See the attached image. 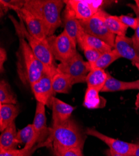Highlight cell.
<instances>
[{
  "instance_id": "cell-33",
  "label": "cell",
  "mask_w": 139,
  "mask_h": 156,
  "mask_svg": "<svg viewBox=\"0 0 139 156\" xmlns=\"http://www.w3.org/2000/svg\"><path fill=\"white\" fill-rule=\"evenodd\" d=\"M133 42L134 47L139 51V26L135 30L134 34L131 37Z\"/></svg>"
},
{
  "instance_id": "cell-29",
  "label": "cell",
  "mask_w": 139,
  "mask_h": 156,
  "mask_svg": "<svg viewBox=\"0 0 139 156\" xmlns=\"http://www.w3.org/2000/svg\"><path fill=\"white\" fill-rule=\"evenodd\" d=\"M120 21L127 28H130L135 30L139 26V18H134L127 15H121L118 16Z\"/></svg>"
},
{
  "instance_id": "cell-17",
  "label": "cell",
  "mask_w": 139,
  "mask_h": 156,
  "mask_svg": "<svg viewBox=\"0 0 139 156\" xmlns=\"http://www.w3.org/2000/svg\"><path fill=\"white\" fill-rule=\"evenodd\" d=\"M17 133L15 122L4 130L0 137V152L17 149L18 146L16 141Z\"/></svg>"
},
{
  "instance_id": "cell-10",
  "label": "cell",
  "mask_w": 139,
  "mask_h": 156,
  "mask_svg": "<svg viewBox=\"0 0 139 156\" xmlns=\"http://www.w3.org/2000/svg\"><path fill=\"white\" fill-rule=\"evenodd\" d=\"M87 135L95 137L102 141L114 152L125 156H132L135 147V143H129L119 139H113L99 132L94 127H88L85 130Z\"/></svg>"
},
{
  "instance_id": "cell-23",
  "label": "cell",
  "mask_w": 139,
  "mask_h": 156,
  "mask_svg": "<svg viewBox=\"0 0 139 156\" xmlns=\"http://www.w3.org/2000/svg\"><path fill=\"white\" fill-rule=\"evenodd\" d=\"M53 88L54 93L68 94L74 85L71 78L67 74L57 73L53 77Z\"/></svg>"
},
{
  "instance_id": "cell-7",
  "label": "cell",
  "mask_w": 139,
  "mask_h": 156,
  "mask_svg": "<svg viewBox=\"0 0 139 156\" xmlns=\"http://www.w3.org/2000/svg\"><path fill=\"white\" fill-rule=\"evenodd\" d=\"M104 11L100 10L89 20H79V21L86 33L104 41L113 49L116 36L112 34L106 27L104 20Z\"/></svg>"
},
{
  "instance_id": "cell-1",
  "label": "cell",
  "mask_w": 139,
  "mask_h": 156,
  "mask_svg": "<svg viewBox=\"0 0 139 156\" xmlns=\"http://www.w3.org/2000/svg\"><path fill=\"white\" fill-rule=\"evenodd\" d=\"M85 131L74 119L49 128V135L46 142L52 146L54 155L71 148L83 150L86 139Z\"/></svg>"
},
{
  "instance_id": "cell-14",
  "label": "cell",
  "mask_w": 139,
  "mask_h": 156,
  "mask_svg": "<svg viewBox=\"0 0 139 156\" xmlns=\"http://www.w3.org/2000/svg\"><path fill=\"white\" fill-rule=\"evenodd\" d=\"M53 110V126H57L66 122L71 118L74 108L55 97L51 100Z\"/></svg>"
},
{
  "instance_id": "cell-37",
  "label": "cell",
  "mask_w": 139,
  "mask_h": 156,
  "mask_svg": "<svg viewBox=\"0 0 139 156\" xmlns=\"http://www.w3.org/2000/svg\"><path fill=\"white\" fill-rule=\"evenodd\" d=\"M135 106L137 108H139V93L137 94L136 101H135Z\"/></svg>"
},
{
  "instance_id": "cell-34",
  "label": "cell",
  "mask_w": 139,
  "mask_h": 156,
  "mask_svg": "<svg viewBox=\"0 0 139 156\" xmlns=\"http://www.w3.org/2000/svg\"><path fill=\"white\" fill-rule=\"evenodd\" d=\"M135 5H132V4H129L128 5L129 6H130V8H131L135 12V13L137 16V18H139V0H135Z\"/></svg>"
},
{
  "instance_id": "cell-30",
  "label": "cell",
  "mask_w": 139,
  "mask_h": 156,
  "mask_svg": "<svg viewBox=\"0 0 139 156\" xmlns=\"http://www.w3.org/2000/svg\"><path fill=\"white\" fill-rule=\"evenodd\" d=\"M2 6V8H11L14 9L15 11L21 9L23 8L26 3V0L25 1H0Z\"/></svg>"
},
{
  "instance_id": "cell-5",
  "label": "cell",
  "mask_w": 139,
  "mask_h": 156,
  "mask_svg": "<svg viewBox=\"0 0 139 156\" xmlns=\"http://www.w3.org/2000/svg\"><path fill=\"white\" fill-rule=\"evenodd\" d=\"M46 40L54 59L60 62L69 60L78 53L76 44L64 31L58 36L47 37Z\"/></svg>"
},
{
  "instance_id": "cell-22",
  "label": "cell",
  "mask_w": 139,
  "mask_h": 156,
  "mask_svg": "<svg viewBox=\"0 0 139 156\" xmlns=\"http://www.w3.org/2000/svg\"><path fill=\"white\" fill-rule=\"evenodd\" d=\"M99 91L96 89L87 87L83 106L90 109L103 108L106 105V100L99 95Z\"/></svg>"
},
{
  "instance_id": "cell-12",
  "label": "cell",
  "mask_w": 139,
  "mask_h": 156,
  "mask_svg": "<svg viewBox=\"0 0 139 156\" xmlns=\"http://www.w3.org/2000/svg\"><path fill=\"white\" fill-rule=\"evenodd\" d=\"M37 137V144L44 142L49 135V128L47 127L45 105L37 102L33 123L32 124Z\"/></svg>"
},
{
  "instance_id": "cell-16",
  "label": "cell",
  "mask_w": 139,
  "mask_h": 156,
  "mask_svg": "<svg viewBox=\"0 0 139 156\" xmlns=\"http://www.w3.org/2000/svg\"><path fill=\"white\" fill-rule=\"evenodd\" d=\"M139 80L134 81L126 82L118 80L108 73L106 83L101 92H117L127 90H138Z\"/></svg>"
},
{
  "instance_id": "cell-4",
  "label": "cell",
  "mask_w": 139,
  "mask_h": 156,
  "mask_svg": "<svg viewBox=\"0 0 139 156\" xmlns=\"http://www.w3.org/2000/svg\"><path fill=\"white\" fill-rule=\"evenodd\" d=\"M10 18L14 24L17 34L26 39L35 56L49 71H56L57 66L56 65L54 58L49 48L47 40L41 41L30 35L21 18L19 23L11 16Z\"/></svg>"
},
{
  "instance_id": "cell-15",
  "label": "cell",
  "mask_w": 139,
  "mask_h": 156,
  "mask_svg": "<svg viewBox=\"0 0 139 156\" xmlns=\"http://www.w3.org/2000/svg\"><path fill=\"white\" fill-rule=\"evenodd\" d=\"M64 16L62 21L64 23V31L71 37V40L77 44L78 37L82 27H81L80 21L74 16L72 10L66 6Z\"/></svg>"
},
{
  "instance_id": "cell-27",
  "label": "cell",
  "mask_w": 139,
  "mask_h": 156,
  "mask_svg": "<svg viewBox=\"0 0 139 156\" xmlns=\"http://www.w3.org/2000/svg\"><path fill=\"white\" fill-rule=\"evenodd\" d=\"M44 146L47 147L45 142L36 145L31 149H26L23 147L21 149H15L8 151H1L0 152V156H31L37 149Z\"/></svg>"
},
{
  "instance_id": "cell-32",
  "label": "cell",
  "mask_w": 139,
  "mask_h": 156,
  "mask_svg": "<svg viewBox=\"0 0 139 156\" xmlns=\"http://www.w3.org/2000/svg\"><path fill=\"white\" fill-rule=\"evenodd\" d=\"M7 59V54L5 49L3 48H0V69H1V73L4 71L3 65L5 61Z\"/></svg>"
},
{
  "instance_id": "cell-9",
  "label": "cell",
  "mask_w": 139,
  "mask_h": 156,
  "mask_svg": "<svg viewBox=\"0 0 139 156\" xmlns=\"http://www.w3.org/2000/svg\"><path fill=\"white\" fill-rule=\"evenodd\" d=\"M56 73L44 74L38 81L31 86L37 101L49 107H51V100L54 93L52 83L53 77Z\"/></svg>"
},
{
  "instance_id": "cell-21",
  "label": "cell",
  "mask_w": 139,
  "mask_h": 156,
  "mask_svg": "<svg viewBox=\"0 0 139 156\" xmlns=\"http://www.w3.org/2000/svg\"><path fill=\"white\" fill-rule=\"evenodd\" d=\"M108 77V73H106L104 69H93L88 74L85 83L87 87H91L97 89L101 92L104 87Z\"/></svg>"
},
{
  "instance_id": "cell-13",
  "label": "cell",
  "mask_w": 139,
  "mask_h": 156,
  "mask_svg": "<svg viewBox=\"0 0 139 156\" xmlns=\"http://www.w3.org/2000/svg\"><path fill=\"white\" fill-rule=\"evenodd\" d=\"M113 49L117 50L121 58L130 60L134 65L139 64V51L134 47L132 38L126 36H116Z\"/></svg>"
},
{
  "instance_id": "cell-36",
  "label": "cell",
  "mask_w": 139,
  "mask_h": 156,
  "mask_svg": "<svg viewBox=\"0 0 139 156\" xmlns=\"http://www.w3.org/2000/svg\"><path fill=\"white\" fill-rule=\"evenodd\" d=\"M109 154H110V156H125V155H121V154H118V153L114 152V151L111 150V149H109Z\"/></svg>"
},
{
  "instance_id": "cell-11",
  "label": "cell",
  "mask_w": 139,
  "mask_h": 156,
  "mask_svg": "<svg viewBox=\"0 0 139 156\" xmlns=\"http://www.w3.org/2000/svg\"><path fill=\"white\" fill-rule=\"evenodd\" d=\"M26 27L30 35L41 41H45L47 37L41 21L30 11L24 7L16 11Z\"/></svg>"
},
{
  "instance_id": "cell-20",
  "label": "cell",
  "mask_w": 139,
  "mask_h": 156,
  "mask_svg": "<svg viewBox=\"0 0 139 156\" xmlns=\"http://www.w3.org/2000/svg\"><path fill=\"white\" fill-rule=\"evenodd\" d=\"M16 141L18 144H23L24 148L31 149L37 144V137L33 124H28L17 133Z\"/></svg>"
},
{
  "instance_id": "cell-35",
  "label": "cell",
  "mask_w": 139,
  "mask_h": 156,
  "mask_svg": "<svg viewBox=\"0 0 139 156\" xmlns=\"http://www.w3.org/2000/svg\"><path fill=\"white\" fill-rule=\"evenodd\" d=\"M132 156H139V142L135 143V147Z\"/></svg>"
},
{
  "instance_id": "cell-26",
  "label": "cell",
  "mask_w": 139,
  "mask_h": 156,
  "mask_svg": "<svg viewBox=\"0 0 139 156\" xmlns=\"http://www.w3.org/2000/svg\"><path fill=\"white\" fill-rule=\"evenodd\" d=\"M17 98L8 82H0V105H16Z\"/></svg>"
},
{
  "instance_id": "cell-6",
  "label": "cell",
  "mask_w": 139,
  "mask_h": 156,
  "mask_svg": "<svg viewBox=\"0 0 139 156\" xmlns=\"http://www.w3.org/2000/svg\"><path fill=\"white\" fill-rule=\"evenodd\" d=\"M91 71L90 64L84 61L78 52L69 60L60 62L57 67V71L68 75L74 84L85 83L86 77Z\"/></svg>"
},
{
  "instance_id": "cell-19",
  "label": "cell",
  "mask_w": 139,
  "mask_h": 156,
  "mask_svg": "<svg viewBox=\"0 0 139 156\" xmlns=\"http://www.w3.org/2000/svg\"><path fill=\"white\" fill-rule=\"evenodd\" d=\"M19 114V108L15 105H0V131L2 133Z\"/></svg>"
},
{
  "instance_id": "cell-2",
  "label": "cell",
  "mask_w": 139,
  "mask_h": 156,
  "mask_svg": "<svg viewBox=\"0 0 139 156\" xmlns=\"http://www.w3.org/2000/svg\"><path fill=\"white\" fill-rule=\"evenodd\" d=\"M19 46L16 51V69L20 81L26 86H30L49 71L34 54L26 39L19 35Z\"/></svg>"
},
{
  "instance_id": "cell-28",
  "label": "cell",
  "mask_w": 139,
  "mask_h": 156,
  "mask_svg": "<svg viewBox=\"0 0 139 156\" xmlns=\"http://www.w3.org/2000/svg\"><path fill=\"white\" fill-rule=\"evenodd\" d=\"M79 46L84 51V55L87 60V62L90 64L91 66L92 64H93L100 57V56L102 55V53H100V52L89 46H88L85 44H79Z\"/></svg>"
},
{
  "instance_id": "cell-25",
  "label": "cell",
  "mask_w": 139,
  "mask_h": 156,
  "mask_svg": "<svg viewBox=\"0 0 139 156\" xmlns=\"http://www.w3.org/2000/svg\"><path fill=\"white\" fill-rule=\"evenodd\" d=\"M120 56L116 49L112 50L103 53L97 59V60L91 66V70L93 69H105L110 65L118 59L120 58Z\"/></svg>"
},
{
  "instance_id": "cell-31",
  "label": "cell",
  "mask_w": 139,
  "mask_h": 156,
  "mask_svg": "<svg viewBox=\"0 0 139 156\" xmlns=\"http://www.w3.org/2000/svg\"><path fill=\"white\" fill-rule=\"evenodd\" d=\"M54 156H83L82 149L80 148H71L63 151Z\"/></svg>"
},
{
  "instance_id": "cell-38",
  "label": "cell",
  "mask_w": 139,
  "mask_h": 156,
  "mask_svg": "<svg viewBox=\"0 0 139 156\" xmlns=\"http://www.w3.org/2000/svg\"><path fill=\"white\" fill-rule=\"evenodd\" d=\"M135 67L137 68V69H138V71H139V64H138V63H137V64H135Z\"/></svg>"
},
{
  "instance_id": "cell-3",
  "label": "cell",
  "mask_w": 139,
  "mask_h": 156,
  "mask_svg": "<svg viewBox=\"0 0 139 156\" xmlns=\"http://www.w3.org/2000/svg\"><path fill=\"white\" fill-rule=\"evenodd\" d=\"M64 5V2L61 0H26L24 8L41 21L49 37L62 24L61 14Z\"/></svg>"
},
{
  "instance_id": "cell-24",
  "label": "cell",
  "mask_w": 139,
  "mask_h": 156,
  "mask_svg": "<svg viewBox=\"0 0 139 156\" xmlns=\"http://www.w3.org/2000/svg\"><path fill=\"white\" fill-rule=\"evenodd\" d=\"M104 20L106 27L114 35L119 36H125L128 28L124 25L117 16H111L104 11Z\"/></svg>"
},
{
  "instance_id": "cell-8",
  "label": "cell",
  "mask_w": 139,
  "mask_h": 156,
  "mask_svg": "<svg viewBox=\"0 0 139 156\" xmlns=\"http://www.w3.org/2000/svg\"><path fill=\"white\" fill-rule=\"evenodd\" d=\"M66 6L73 12L74 16L80 21L89 20L102 10L106 2L86 1V0H64Z\"/></svg>"
},
{
  "instance_id": "cell-18",
  "label": "cell",
  "mask_w": 139,
  "mask_h": 156,
  "mask_svg": "<svg viewBox=\"0 0 139 156\" xmlns=\"http://www.w3.org/2000/svg\"><path fill=\"white\" fill-rule=\"evenodd\" d=\"M82 43L85 44L88 46L97 50L102 54L113 49L111 46H110L104 41L86 33L84 31L83 28L80 32L78 37V44H80Z\"/></svg>"
}]
</instances>
